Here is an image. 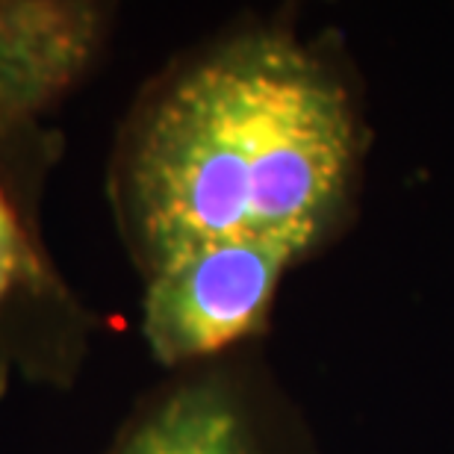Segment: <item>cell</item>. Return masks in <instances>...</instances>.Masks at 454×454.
Returning <instances> with one entry per match:
<instances>
[{
  "instance_id": "4",
  "label": "cell",
  "mask_w": 454,
  "mask_h": 454,
  "mask_svg": "<svg viewBox=\"0 0 454 454\" xmlns=\"http://www.w3.org/2000/svg\"><path fill=\"white\" fill-rule=\"evenodd\" d=\"M293 254L269 245L198 251L142 280V337L162 369L239 351L266 325Z\"/></svg>"
},
{
  "instance_id": "5",
  "label": "cell",
  "mask_w": 454,
  "mask_h": 454,
  "mask_svg": "<svg viewBox=\"0 0 454 454\" xmlns=\"http://www.w3.org/2000/svg\"><path fill=\"white\" fill-rule=\"evenodd\" d=\"M115 6L95 0H0V113L48 118L95 74Z\"/></svg>"
},
{
  "instance_id": "2",
  "label": "cell",
  "mask_w": 454,
  "mask_h": 454,
  "mask_svg": "<svg viewBox=\"0 0 454 454\" xmlns=\"http://www.w3.org/2000/svg\"><path fill=\"white\" fill-rule=\"evenodd\" d=\"M59 157L62 139L51 124L0 113V402L18 389H74L101 333V316L44 236V198Z\"/></svg>"
},
{
  "instance_id": "3",
  "label": "cell",
  "mask_w": 454,
  "mask_h": 454,
  "mask_svg": "<svg viewBox=\"0 0 454 454\" xmlns=\"http://www.w3.org/2000/svg\"><path fill=\"white\" fill-rule=\"evenodd\" d=\"M95 454H304V446L266 369L231 351L168 372Z\"/></svg>"
},
{
  "instance_id": "1",
  "label": "cell",
  "mask_w": 454,
  "mask_h": 454,
  "mask_svg": "<svg viewBox=\"0 0 454 454\" xmlns=\"http://www.w3.org/2000/svg\"><path fill=\"white\" fill-rule=\"evenodd\" d=\"M360 160V115L333 62L286 27H239L139 89L106 204L139 280L233 245L301 262L342 222Z\"/></svg>"
}]
</instances>
